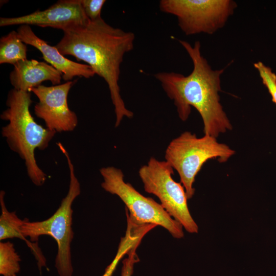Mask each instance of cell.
<instances>
[{
	"label": "cell",
	"mask_w": 276,
	"mask_h": 276,
	"mask_svg": "<svg viewBox=\"0 0 276 276\" xmlns=\"http://www.w3.org/2000/svg\"><path fill=\"white\" fill-rule=\"evenodd\" d=\"M134 40L133 33L114 28L101 17L63 31L62 38L55 45L63 56L71 55L87 63L95 74L105 81L114 108L116 127L124 117L133 116L120 94L119 81L124 56L133 50Z\"/></svg>",
	"instance_id": "obj_1"
},
{
	"label": "cell",
	"mask_w": 276,
	"mask_h": 276,
	"mask_svg": "<svg viewBox=\"0 0 276 276\" xmlns=\"http://www.w3.org/2000/svg\"><path fill=\"white\" fill-rule=\"evenodd\" d=\"M193 65L187 76L173 72H160L154 77L159 82L167 96L173 101L179 118L186 121L191 107L200 114L204 134L217 138L233 128L220 103L221 77L225 68L213 70L201 52V43L179 40Z\"/></svg>",
	"instance_id": "obj_2"
},
{
	"label": "cell",
	"mask_w": 276,
	"mask_h": 276,
	"mask_svg": "<svg viewBox=\"0 0 276 276\" xmlns=\"http://www.w3.org/2000/svg\"><path fill=\"white\" fill-rule=\"evenodd\" d=\"M32 102L30 92L10 90L6 100L7 108L0 116L8 123L2 127L1 133L10 149L24 160L32 182L36 186H41L47 175L37 165L35 151L45 150L56 132L35 121L30 111Z\"/></svg>",
	"instance_id": "obj_3"
},
{
	"label": "cell",
	"mask_w": 276,
	"mask_h": 276,
	"mask_svg": "<svg viewBox=\"0 0 276 276\" xmlns=\"http://www.w3.org/2000/svg\"><path fill=\"white\" fill-rule=\"evenodd\" d=\"M57 145L65 155L68 166L70 184L67 193L62 199L56 212L47 219L30 221L25 218L21 232L23 236L26 239L29 237L32 242H37L39 237L42 235L53 237L58 246L55 267L59 276H73L74 269L71 254V243L74 238L72 205L81 193V187L67 151L60 143H58Z\"/></svg>",
	"instance_id": "obj_4"
},
{
	"label": "cell",
	"mask_w": 276,
	"mask_h": 276,
	"mask_svg": "<svg viewBox=\"0 0 276 276\" xmlns=\"http://www.w3.org/2000/svg\"><path fill=\"white\" fill-rule=\"evenodd\" d=\"M235 153L225 144L218 142L217 138L204 134L198 137L194 133L185 131L172 140L168 145L165 157L179 174L188 199L195 193L193 185L203 165L211 159L226 162Z\"/></svg>",
	"instance_id": "obj_5"
},
{
	"label": "cell",
	"mask_w": 276,
	"mask_h": 276,
	"mask_svg": "<svg viewBox=\"0 0 276 276\" xmlns=\"http://www.w3.org/2000/svg\"><path fill=\"white\" fill-rule=\"evenodd\" d=\"M100 172L103 179L101 187L106 192L118 196L124 202L127 219L132 224L159 225L175 238L184 237L182 226L160 204L151 197L144 196L130 183L126 182L121 169L108 166L101 168Z\"/></svg>",
	"instance_id": "obj_6"
},
{
	"label": "cell",
	"mask_w": 276,
	"mask_h": 276,
	"mask_svg": "<svg viewBox=\"0 0 276 276\" xmlns=\"http://www.w3.org/2000/svg\"><path fill=\"white\" fill-rule=\"evenodd\" d=\"M173 169L166 160L151 157L139 170L145 191L158 197L166 212L189 233H197L198 226L188 206L186 191L172 178Z\"/></svg>",
	"instance_id": "obj_7"
},
{
	"label": "cell",
	"mask_w": 276,
	"mask_h": 276,
	"mask_svg": "<svg viewBox=\"0 0 276 276\" xmlns=\"http://www.w3.org/2000/svg\"><path fill=\"white\" fill-rule=\"evenodd\" d=\"M237 7L233 0H161L160 10L175 16L187 36L212 35L223 28Z\"/></svg>",
	"instance_id": "obj_8"
},
{
	"label": "cell",
	"mask_w": 276,
	"mask_h": 276,
	"mask_svg": "<svg viewBox=\"0 0 276 276\" xmlns=\"http://www.w3.org/2000/svg\"><path fill=\"white\" fill-rule=\"evenodd\" d=\"M75 81L45 86L40 85L32 88L38 102L34 106L36 116L43 120L46 128L57 132L73 131L78 124V118L68 105L67 97Z\"/></svg>",
	"instance_id": "obj_9"
},
{
	"label": "cell",
	"mask_w": 276,
	"mask_h": 276,
	"mask_svg": "<svg viewBox=\"0 0 276 276\" xmlns=\"http://www.w3.org/2000/svg\"><path fill=\"white\" fill-rule=\"evenodd\" d=\"M80 0H60L48 9L17 17H1L0 26L28 25L63 31L87 23Z\"/></svg>",
	"instance_id": "obj_10"
},
{
	"label": "cell",
	"mask_w": 276,
	"mask_h": 276,
	"mask_svg": "<svg viewBox=\"0 0 276 276\" xmlns=\"http://www.w3.org/2000/svg\"><path fill=\"white\" fill-rule=\"evenodd\" d=\"M17 32L20 39L25 44L38 49L44 60L60 72L62 79L66 82L72 81L76 76L89 78L95 76V73L88 65L77 63L65 57L55 46L49 45L38 37L30 26L20 25Z\"/></svg>",
	"instance_id": "obj_11"
},
{
	"label": "cell",
	"mask_w": 276,
	"mask_h": 276,
	"mask_svg": "<svg viewBox=\"0 0 276 276\" xmlns=\"http://www.w3.org/2000/svg\"><path fill=\"white\" fill-rule=\"evenodd\" d=\"M13 66L9 79L16 90L30 92L31 89L45 81H50L54 85L60 84L62 74L47 63L26 59L18 61Z\"/></svg>",
	"instance_id": "obj_12"
},
{
	"label": "cell",
	"mask_w": 276,
	"mask_h": 276,
	"mask_svg": "<svg viewBox=\"0 0 276 276\" xmlns=\"http://www.w3.org/2000/svg\"><path fill=\"white\" fill-rule=\"evenodd\" d=\"M5 192L3 190L0 192V205L1 214L0 216V240L2 241L7 239L18 238L24 240L30 248L37 263L41 264L45 261L37 243L29 242L25 238L21 232V227L24 219H20L15 212H10L6 206L4 196Z\"/></svg>",
	"instance_id": "obj_13"
},
{
	"label": "cell",
	"mask_w": 276,
	"mask_h": 276,
	"mask_svg": "<svg viewBox=\"0 0 276 276\" xmlns=\"http://www.w3.org/2000/svg\"><path fill=\"white\" fill-rule=\"evenodd\" d=\"M27 59V47L19 37L18 33L12 31L0 39V63L14 65Z\"/></svg>",
	"instance_id": "obj_14"
},
{
	"label": "cell",
	"mask_w": 276,
	"mask_h": 276,
	"mask_svg": "<svg viewBox=\"0 0 276 276\" xmlns=\"http://www.w3.org/2000/svg\"><path fill=\"white\" fill-rule=\"evenodd\" d=\"M20 261L13 243L10 241L0 242L1 275L16 276L20 270Z\"/></svg>",
	"instance_id": "obj_15"
},
{
	"label": "cell",
	"mask_w": 276,
	"mask_h": 276,
	"mask_svg": "<svg viewBox=\"0 0 276 276\" xmlns=\"http://www.w3.org/2000/svg\"><path fill=\"white\" fill-rule=\"evenodd\" d=\"M141 240L140 235L127 228L125 236L121 238L117 254L111 263L106 267L101 276H112L120 259L127 254L129 250L137 241Z\"/></svg>",
	"instance_id": "obj_16"
},
{
	"label": "cell",
	"mask_w": 276,
	"mask_h": 276,
	"mask_svg": "<svg viewBox=\"0 0 276 276\" xmlns=\"http://www.w3.org/2000/svg\"><path fill=\"white\" fill-rule=\"evenodd\" d=\"M254 66L258 72L262 83L267 88L272 102L276 105V74L262 61L254 63Z\"/></svg>",
	"instance_id": "obj_17"
},
{
	"label": "cell",
	"mask_w": 276,
	"mask_h": 276,
	"mask_svg": "<svg viewBox=\"0 0 276 276\" xmlns=\"http://www.w3.org/2000/svg\"><path fill=\"white\" fill-rule=\"evenodd\" d=\"M84 13L90 21L101 18V10L105 0H80Z\"/></svg>",
	"instance_id": "obj_18"
},
{
	"label": "cell",
	"mask_w": 276,
	"mask_h": 276,
	"mask_svg": "<svg viewBox=\"0 0 276 276\" xmlns=\"http://www.w3.org/2000/svg\"><path fill=\"white\" fill-rule=\"evenodd\" d=\"M139 244H134L127 252L128 257L123 261V266L121 276H131L133 272L135 263L139 262V259L136 254V249Z\"/></svg>",
	"instance_id": "obj_19"
}]
</instances>
